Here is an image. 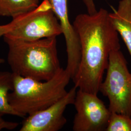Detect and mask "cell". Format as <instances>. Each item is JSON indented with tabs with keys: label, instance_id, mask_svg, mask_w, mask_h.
I'll use <instances>...</instances> for the list:
<instances>
[{
	"label": "cell",
	"instance_id": "52a82bcc",
	"mask_svg": "<svg viewBox=\"0 0 131 131\" xmlns=\"http://www.w3.org/2000/svg\"><path fill=\"white\" fill-rule=\"evenodd\" d=\"M77 89L74 86L63 97L48 107L28 115L20 131H57L61 129L67 121L64 113L66 108L73 104Z\"/></svg>",
	"mask_w": 131,
	"mask_h": 131
},
{
	"label": "cell",
	"instance_id": "3957f363",
	"mask_svg": "<svg viewBox=\"0 0 131 131\" xmlns=\"http://www.w3.org/2000/svg\"><path fill=\"white\" fill-rule=\"evenodd\" d=\"M71 77L64 69L52 79L38 81L13 73V89L8 94L11 106L20 117L43 110L63 97Z\"/></svg>",
	"mask_w": 131,
	"mask_h": 131
},
{
	"label": "cell",
	"instance_id": "7c38bea8",
	"mask_svg": "<svg viewBox=\"0 0 131 131\" xmlns=\"http://www.w3.org/2000/svg\"><path fill=\"white\" fill-rule=\"evenodd\" d=\"M105 131H131V117L117 113H111Z\"/></svg>",
	"mask_w": 131,
	"mask_h": 131
},
{
	"label": "cell",
	"instance_id": "5bb4252c",
	"mask_svg": "<svg viewBox=\"0 0 131 131\" xmlns=\"http://www.w3.org/2000/svg\"><path fill=\"white\" fill-rule=\"evenodd\" d=\"M15 26V21L12 19V21L10 23L5 25H0V38L4 36L6 33L12 30Z\"/></svg>",
	"mask_w": 131,
	"mask_h": 131
},
{
	"label": "cell",
	"instance_id": "e0dca14e",
	"mask_svg": "<svg viewBox=\"0 0 131 131\" xmlns=\"http://www.w3.org/2000/svg\"><path fill=\"white\" fill-rule=\"evenodd\" d=\"M34 2H35V3H36L37 4H38V2H39V0H33Z\"/></svg>",
	"mask_w": 131,
	"mask_h": 131
},
{
	"label": "cell",
	"instance_id": "30bf717a",
	"mask_svg": "<svg viewBox=\"0 0 131 131\" xmlns=\"http://www.w3.org/2000/svg\"><path fill=\"white\" fill-rule=\"evenodd\" d=\"M33 0H0V16L14 19L38 6Z\"/></svg>",
	"mask_w": 131,
	"mask_h": 131
},
{
	"label": "cell",
	"instance_id": "8fae6325",
	"mask_svg": "<svg viewBox=\"0 0 131 131\" xmlns=\"http://www.w3.org/2000/svg\"><path fill=\"white\" fill-rule=\"evenodd\" d=\"M13 73L8 71L0 72V116L11 115L19 117L8 100L9 91L13 90Z\"/></svg>",
	"mask_w": 131,
	"mask_h": 131
},
{
	"label": "cell",
	"instance_id": "ba28073f",
	"mask_svg": "<svg viewBox=\"0 0 131 131\" xmlns=\"http://www.w3.org/2000/svg\"><path fill=\"white\" fill-rule=\"evenodd\" d=\"M52 9L58 19L65 39L67 53L66 70L70 74L71 79L75 76L79 65L81 50L77 34L69 18L68 0H49Z\"/></svg>",
	"mask_w": 131,
	"mask_h": 131
},
{
	"label": "cell",
	"instance_id": "2e32d148",
	"mask_svg": "<svg viewBox=\"0 0 131 131\" xmlns=\"http://www.w3.org/2000/svg\"><path fill=\"white\" fill-rule=\"evenodd\" d=\"M4 62H5V60H4V59H3V58H0V64H3V63H4Z\"/></svg>",
	"mask_w": 131,
	"mask_h": 131
},
{
	"label": "cell",
	"instance_id": "4fadbf2b",
	"mask_svg": "<svg viewBox=\"0 0 131 131\" xmlns=\"http://www.w3.org/2000/svg\"><path fill=\"white\" fill-rule=\"evenodd\" d=\"M18 126V123L5 121L2 118V116H0V131L3 129H7L10 130H13Z\"/></svg>",
	"mask_w": 131,
	"mask_h": 131
},
{
	"label": "cell",
	"instance_id": "7a4b0ae2",
	"mask_svg": "<svg viewBox=\"0 0 131 131\" xmlns=\"http://www.w3.org/2000/svg\"><path fill=\"white\" fill-rule=\"evenodd\" d=\"M4 39L9 49L7 61L14 74L44 81L52 79L62 68L56 37L32 41Z\"/></svg>",
	"mask_w": 131,
	"mask_h": 131
},
{
	"label": "cell",
	"instance_id": "9a60e30c",
	"mask_svg": "<svg viewBox=\"0 0 131 131\" xmlns=\"http://www.w3.org/2000/svg\"><path fill=\"white\" fill-rule=\"evenodd\" d=\"M82 1L86 7L88 13L93 14L97 11L94 0H82Z\"/></svg>",
	"mask_w": 131,
	"mask_h": 131
},
{
	"label": "cell",
	"instance_id": "5b68a950",
	"mask_svg": "<svg viewBox=\"0 0 131 131\" xmlns=\"http://www.w3.org/2000/svg\"><path fill=\"white\" fill-rule=\"evenodd\" d=\"M13 19L15 26L4 38L32 41L62 34L60 24L49 0H44L34 9Z\"/></svg>",
	"mask_w": 131,
	"mask_h": 131
},
{
	"label": "cell",
	"instance_id": "6da1fadb",
	"mask_svg": "<svg viewBox=\"0 0 131 131\" xmlns=\"http://www.w3.org/2000/svg\"><path fill=\"white\" fill-rule=\"evenodd\" d=\"M79 40L81 58L72 79L78 89L98 94L108 65L110 53L119 50L118 34L106 10L93 14H80L73 22Z\"/></svg>",
	"mask_w": 131,
	"mask_h": 131
},
{
	"label": "cell",
	"instance_id": "8992f818",
	"mask_svg": "<svg viewBox=\"0 0 131 131\" xmlns=\"http://www.w3.org/2000/svg\"><path fill=\"white\" fill-rule=\"evenodd\" d=\"M73 104L76 111L73 122V131L105 130L111 112L98 94L78 89Z\"/></svg>",
	"mask_w": 131,
	"mask_h": 131
},
{
	"label": "cell",
	"instance_id": "277c9868",
	"mask_svg": "<svg viewBox=\"0 0 131 131\" xmlns=\"http://www.w3.org/2000/svg\"><path fill=\"white\" fill-rule=\"evenodd\" d=\"M99 91L108 99L111 112L131 117V73L120 50L110 53L106 75Z\"/></svg>",
	"mask_w": 131,
	"mask_h": 131
},
{
	"label": "cell",
	"instance_id": "9c48e42d",
	"mask_svg": "<svg viewBox=\"0 0 131 131\" xmlns=\"http://www.w3.org/2000/svg\"><path fill=\"white\" fill-rule=\"evenodd\" d=\"M109 18L131 56V0H121L117 9L109 13Z\"/></svg>",
	"mask_w": 131,
	"mask_h": 131
}]
</instances>
